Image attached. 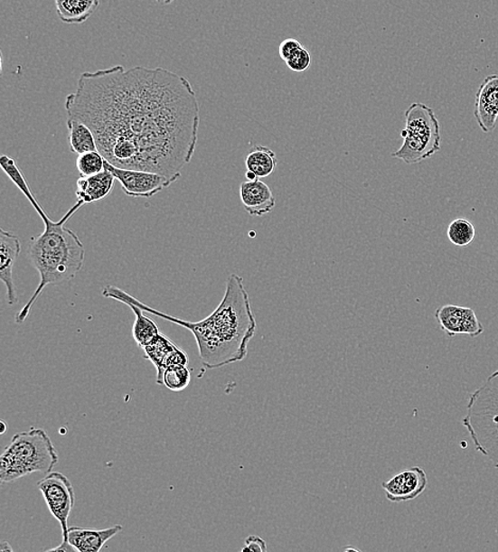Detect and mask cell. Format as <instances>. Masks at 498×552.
<instances>
[{
	"label": "cell",
	"instance_id": "6da1fadb",
	"mask_svg": "<svg viewBox=\"0 0 498 552\" xmlns=\"http://www.w3.org/2000/svg\"><path fill=\"white\" fill-rule=\"evenodd\" d=\"M65 110L90 127L99 153L117 167L180 179L196 153V92L166 69L117 65L83 72Z\"/></svg>",
	"mask_w": 498,
	"mask_h": 552
},
{
	"label": "cell",
	"instance_id": "7a4b0ae2",
	"mask_svg": "<svg viewBox=\"0 0 498 552\" xmlns=\"http://www.w3.org/2000/svg\"><path fill=\"white\" fill-rule=\"evenodd\" d=\"M102 295L123 304L132 303L146 313L154 314L192 332L196 339L200 360L210 370L244 360L248 355L249 342L258 330L244 278L235 273L228 277L226 293L221 304L208 318L198 323H190L157 311L118 287L106 286L102 289Z\"/></svg>",
	"mask_w": 498,
	"mask_h": 552
},
{
	"label": "cell",
	"instance_id": "3957f363",
	"mask_svg": "<svg viewBox=\"0 0 498 552\" xmlns=\"http://www.w3.org/2000/svg\"><path fill=\"white\" fill-rule=\"evenodd\" d=\"M0 166L12 182L18 187L23 196L32 203L33 209L44 223V230L39 236L32 239L29 246V258L39 272L40 283L34 294L22 311L16 314V323H23L28 318L30 311L40 295L50 285H59L71 281L81 271L85 259V248L75 232L65 227L84 203L78 200L77 203L66 212L62 220L52 221L46 211L36 201L32 190L23 177L20 167L12 157H0Z\"/></svg>",
	"mask_w": 498,
	"mask_h": 552
},
{
	"label": "cell",
	"instance_id": "277c9868",
	"mask_svg": "<svg viewBox=\"0 0 498 552\" xmlns=\"http://www.w3.org/2000/svg\"><path fill=\"white\" fill-rule=\"evenodd\" d=\"M59 463V456L44 429L32 428L11 439L0 456V482L11 483L33 472H48Z\"/></svg>",
	"mask_w": 498,
	"mask_h": 552
},
{
	"label": "cell",
	"instance_id": "5b68a950",
	"mask_svg": "<svg viewBox=\"0 0 498 552\" xmlns=\"http://www.w3.org/2000/svg\"><path fill=\"white\" fill-rule=\"evenodd\" d=\"M463 424L476 451L498 469V369L471 394Z\"/></svg>",
	"mask_w": 498,
	"mask_h": 552
},
{
	"label": "cell",
	"instance_id": "8992f818",
	"mask_svg": "<svg viewBox=\"0 0 498 552\" xmlns=\"http://www.w3.org/2000/svg\"><path fill=\"white\" fill-rule=\"evenodd\" d=\"M403 145L392 154L409 165L421 163L441 150V130L433 108L414 102L405 112V127L400 132Z\"/></svg>",
	"mask_w": 498,
	"mask_h": 552
},
{
	"label": "cell",
	"instance_id": "52a82bcc",
	"mask_svg": "<svg viewBox=\"0 0 498 552\" xmlns=\"http://www.w3.org/2000/svg\"><path fill=\"white\" fill-rule=\"evenodd\" d=\"M38 488L51 513L59 521L62 529V542H69V519L76 502L75 491L70 479L62 472H51L41 479Z\"/></svg>",
	"mask_w": 498,
	"mask_h": 552
},
{
	"label": "cell",
	"instance_id": "ba28073f",
	"mask_svg": "<svg viewBox=\"0 0 498 552\" xmlns=\"http://www.w3.org/2000/svg\"><path fill=\"white\" fill-rule=\"evenodd\" d=\"M106 168L110 170L127 197L151 198L174 184L178 178L146 172V170L127 169L112 165L106 160Z\"/></svg>",
	"mask_w": 498,
	"mask_h": 552
},
{
	"label": "cell",
	"instance_id": "9c48e42d",
	"mask_svg": "<svg viewBox=\"0 0 498 552\" xmlns=\"http://www.w3.org/2000/svg\"><path fill=\"white\" fill-rule=\"evenodd\" d=\"M435 317L441 330L449 337L466 335L476 338L484 331L475 311L470 307L445 305L437 309Z\"/></svg>",
	"mask_w": 498,
	"mask_h": 552
},
{
	"label": "cell",
	"instance_id": "30bf717a",
	"mask_svg": "<svg viewBox=\"0 0 498 552\" xmlns=\"http://www.w3.org/2000/svg\"><path fill=\"white\" fill-rule=\"evenodd\" d=\"M428 484L427 472L420 466H412L382 482L381 488L388 501L405 502L416 500L427 490Z\"/></svg>",
	"mask_w": 498,
	"mask_h": 552
},
{
	"label": "cell",
	"instance_id": "8fae6325",
	"mask_svg": "<svg viewBox=\"0 0 498 552\" xmlns=\"http://www.w3.org/2000/svg\"><path fill=\"white\" fill-rule=\"evenodd\" d=\"M142 350L145 351L146 358L153 362L156 369V381L159 385H163V375L167 368L188 366L190 362L185 351L161 332L150 342L145 344Z\"/></svg>",
	"mask_w": 498,
	"mask_h": 552
},
{
	"label": "cell",
	"instance_id": "7c38bea8",
	"mask_svg": "<svg viewBox=\"0 0 498 552\" xmlns=\"http://www.w3.org/2000/svg\"><path fill=\"white\" fill-rule=\"evenodd\" d=\"M474 117L483 132L494 131L498 118V75L485 77L478 88Z\"/></svg>",
	"mask_w": 498,
	"mask_h": 552
},
{
	"label": "cell",
	"instance_id": "4fadbf2b",
	"mask_svg": "<svg viewBox=\"0 0 498 552\" xmlns=\"http://www.w3.org/2000/svg\"><path fill=\"white\" fill-rule=\"evenodd\" d=\"M21 250V241L18 236L4 229H0V278L7 289L8 303L11 306L17 303L14 268Z\"/></svg>",
	"mask_w": 498,
	"mask_h": 552
},
{
	"label": "cell",
	"instance_id": "5bb4252c",
	"mask_svg": "<svg viewBox=\"0 0 498 552\" xmlns=\"http://www.w3.org/2000/svg\"><path fill=\"white\" fill-rule=\"evenodd\" d=\"M240 196L242 205L251 216H264L276 208V197L263 181H246L240 184Z\"/></svg>",
	"mask_w": 498,
	"mask_h": 552
},
{
	"label": "cell",
	"instance_id": "9a60e30c",
	"mask_svg": "<svg viewBox=\"0 0 498 552\" xmlns=\"http://www.w3.org/2000/svg\"><path fill=\"white\" fill-rule=\"evenodd\" d=\"M123 530V526L115 525L106 529L70 527L68 541L78 552H99L108 541Z\"/></svg>",
	"mask_w": 498,
	"mask_h": 552
},
{
	"label": "cell",
	"instance_id": "2e32d148",
	"mask_svg": "<svg viewBox=\"0 0 498 552\" xmlns=\"http://www.w3.org/2000/svg\"><path fill=\"white\" fill-rule=\"evenodd\" d=\"M115 180L113 173L107 168L90 177H80L77 181L76 196L84 205L100 201L110 195Z\"/></svg>",
	"mask_w": 498,
	"mask_h": 552
},
{
	"label": "cell",
	"instance_id": "e0dca14e",
	"mask_svg": "<svg viewBox=\"0 0 498 552\" xmlns=\"http://www.w3.org/2000/svg\"><path fill=\"white\" fill-rule=\"evenodd\" d=\"M61 21L69 25H80L92 16L100 5V0H54Z\"/></svg>",
	"mask_w": 498,
	"mask_h": 552
},
{
	"label": "cell",
	"instance_id": "ac0fdd59",
	"mask_svg": "<svg viewBox=\"0 0 498 552\" xmlns=\"http://www.w3.org/2000/svg\"><path fill=\"white\" fill-rule=\"evenodd\" d=\"M245 164L248 173H253L257 179H263L276 172L277 159L270 148L255 145L249 151Z\"/></svg>",
	"mask_w": 498,
	"mask_h": 552
},
{
	"label": "cell",
	"instance_id": "d6986e66",
	"mask_svg": "<svg viewBox=\"0 0 498 552\" xmlns=\"http://www.w3.org/2000/svg\"><path fill=\"white\" fill-rule=\"evenodd\" d=\"M68 129L71 153L80 155L99 150L93 131L82 121L68 117Z\"/></svg>",
	"mask_w": 498,
	"mask_h": 552
},
{
	"label": "cell",
	"instance_id": "ffe728a7",
	"mask_svg": "<svg viewBox=\"0 0 498 552\" xmlns=\"http://www.w3.org/2000/svg\"><path fill=\"white\" fill-rule=\"evenodd\" d=\"M131 308V311L136 314L135 324H133L132 333L136 342L139 348H143L145 344L151 341L155 336L159 335L160 330L154 320H151L146 315L143 309L138 306L127 303L126 304Z\"/></svg>",
	"mask_w": 498,
	"mask_h": 552
},
{
	"label": "cell",
	"instance_id": "44dd1931",
	"mask_svg": "<svg viewBox=\"0 0 498 552\" xmlns=\"http://www.w3.org/2000/svg\"><path fill=\"white\" fill-rule=\"evenodd\" d=\"M446 235L454 246L465 248L475 239L476 229L470 220L465 218H458L449 223Z\"/></svg>",
	"mask_w": 498,
	"mask_h": 552
},
{
	"label": "cell",
	"instance_id": "7402d4cb",
	"mask_svg": "<svg viewBox=\"0 0 498 552\" xmlns=\"http://www.w3.org/2000/svg\"><path fill=\"white\" fill-rule=\"evenodd\" d=\"M192 374L186 366H173L165 370L163 375V385L170 391L181 392L191 384Z\"/></svg>",
	"mask_w": 498,
	"mask_h": 552
},
{
	"label": "cell",
	"instance_id": "603a6c76",
	"mask_svg": "<svg viewBox=\"0 0 498 552\" xmlns=\"http://www.w3.org/2000/svg\"><path fill=\"white\" fill-rule=\"evenodd\" d=\"M77 168L80 177H90L103 172L106 169V159L97 151L79 155Z\"/></svg>",
	"mask_w": 498,
	"mask_h": 552
},
{
	"label": "cell",
	"instance_id": "cb8c5ba5",
	"mask_svg": "<svg viewBox=\"0 0 498 552\" xmlns=\"http://www.w3.org/2000/svg\"><path fill=\"white\" fill-rule=\"evenodd\" d=\"M289 70L296 72H302L311 68L312 64V54L309 52L305 46H302L293 57H291L287 62Z\"/></svg>",
	"mask_w": 498,
	"mask_h": 552
},
{
	"label": "cell",
	"instance_id": "d4e9b609",
	"mask_svg": "<svg viewBox=\"0 0 498 552\" xmlns=\"http://www.w3.org/2000/svg\"><path fill=\"white\" fill-rule=\"evenodd\" d=\"M303 45L301 44V42L295 39H287V40H284L281 44H279L278 47V53H279V57H281V59L283 61H285V62H287V61L294 56V54L300 50V48Z\"/></svg>",
	"mask_w": 498,
	"mask_h": 552
},
{
	"label": "cell",
	"instance_id": "484cf974",
	"mask_svg": "<svg viewBox=\"0 0 498 552\" xmlns=\"http://www.w3.org/2000/svg\"><path fill=\"white\" fill-rule=\"evenodd\" d=\"M241 551L265 552L267 551V544L262 538L250 536L246 538L245 547Z\"/></svg>",
	"mask_w": 498,
	"mask_h": 552
},
{
	"label": "cell",
	"instance_id": "4316f807",
	"mask_svg": "<svg viewBox=\"0 0 498 552\" xmlns=\"http://www.w3.org/2000/svg\"><path fill=\"white\" fill-rule=\"evenodd\" d=\"M48 551L69 552V551H75V549H74V547H72V546L69 542H62V544H60V546H58V547L50 549Z\"/></svg>",
	"mask_w": 498,
	"mask_h": 552
},
{
	"label": "cell",
	"instance_id": "83f0119b",
	"mask_svg": "<svg viewBox=\"0 0 498 552\" xmlns=\"http://www.w3.org/2000/svg\"><path fill=\"white\" fill-rule=\"evenodd\" d=\"M0 551L5 552V551H12V548L10 547V545L8 543H3L2 544V548H0Z\"/></svg>",
	"mask_w": 498,
	"mask_h": 552
},
{
	"label": "cell",
	"instance_id": "f1b7e54d",
	"mask_svg": "<svg viewBox=\"0 0 498 552\" xmlns=\"http://www.w3.org/2000/svg\"><path fill=\"white\" fill-rule=\"evenodd\" d=\"M155 2L161 5H170L173 4L174 0H155Z\"/></svg>",
	"mask_w": 498,
	"mask_h": 552
},
{
	"label": "cell",
	"instance_id": "f546056e",
	"mask_svg": "<svg viewBox=\"0 0 498 552\" xmlns=\"http://www.w3.org/2000/svg\"><path fill=\"white\" fill-rule=\"evenodd\" d=\"M0 425H2V430H0V434L4 435L5 433V430H7V424L2 421L0 422Z\"/></svg>",
	"mask_w": 498,
	"mask_h": 552
}]
</instances>
